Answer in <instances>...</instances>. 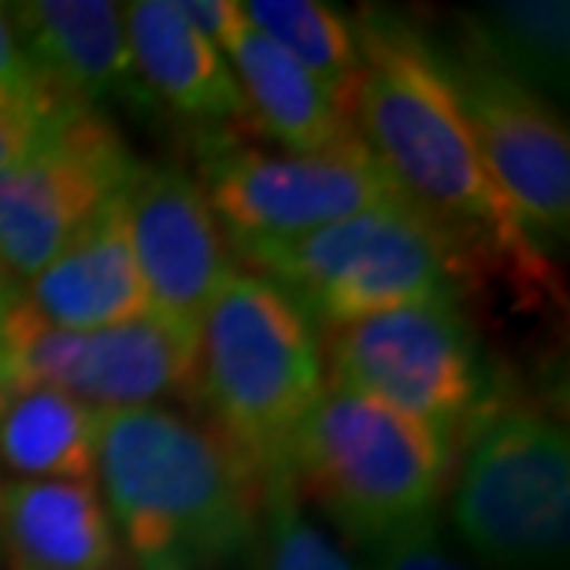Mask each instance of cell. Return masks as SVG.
Wrapping results in <instances>:
<instances>
[{"label":"cell","instance_id":"ba28073f","mask_svg":"<svg viewBox=\"0 0 570 570\" xmlns=\"http://www.w3.org/2000/svg\"><path fill=\"white\" fill-rule=\"evenodd\" d=\"M197 181L230 245L289 242L401 200L352 138L326 153H267L242 134H200Z\"/></svg>","mask_w":570,"mask_h":570},{"label":"cell","instance_id":"7c38bea8","mask_svg":"<svg viewBox=\"0 0 570 570\" xmlns=\"http://www.w3.org/2000/svg\"><path fill=\"white\" fill-rule=\"evenodd\" d=\"M122 219L153 315L197 334L204 307L237 267L197 175L164 159H138L122 186Z\"/></svg>","mask_w":570,"mask_h":570},{"label":"cell","instance_id":"4316f807","mask_svg":"<svg viewBox=\"0 0 570 570\" xmlns=\"http://www.w3.org/2000/svg\"><path fill=\"white\" fill-rule=\"evenodd\" d=\"M4 401H8V390H4V379H0V412H4Z\"/></svg>","mask_w":570,"mask_h":570},{"label":"cell","instance_id":"8992f818","mask_svg":"<svg viewBox=\"0 0 570 570\" xmlns=\"http://www.w3.org/2000/svg\"><path fill=\"white\" fill-rule=\"evenodd\" d=\"M455 452L444 433L326 385L293 433L285 466L301 497H312L345 538L363 541L430 515L452 478Z\"/></svg>","mask_w":570,"mask_h":570},{"label":"cell","instance_id":"ac0fdd59","mask_svg":"<svg viewBox=\"0 0 570 570\" xmlns=\"http://www.w3.org/2000/svg\"><path fill=\"white\" fill-rule=\"evenodd\" d=\"M100 412L56 390H16L0 412L4 482L97 485Z\"/></svg>","mask_w":570,"mask_h":570},{"label":"cell","instance_id":"2e32d148","mask_svg":"<svg viewBox=\"0 0 570 570\" xmlns=\"http://www.w3.org/2000/svg\"><path fill=\"white\" fill-rule=\"evenodd\" d=\"M0 552L11 570H127L89 482H0Z\"/></svg>","mask_w":570,"mask_h":570},{"label":"cell","instance_id":"7402d4cb","mask_svg":"<svg viewBox=\"0 0 570 570\" xmlns=\"http://www.w3.org/2000/svg\"><path fill=\"white\" fill-rule=\"evenodd\" d=\"M352 560L360 570H478V563L466 560V552L452 549L433 511L356 541Z\"/></svg>","mask_w":570,"mask_h":570},{"label":"cell","instance_id":"603a6c76","mask_svg":"<svg viewBox=\"0 0 570 570\" xmlns=\"http://www.w3.org/2000/svg\"><path fill=\"white\" fill-rule=\"evenodd\" d=\"M0 97L38 111V116H45L49 122H60L63 116H71V111H82V108H67L49 89V82L38 75L30 52L22 49V41H19L16 22L8 16V4H0Z\"/></svg>","mask_w":570,"mask_h":570},{"label":"cell","instance_id":"484cf974","mask_svg":"<svg viewBox=\"0 0 570 570\" xmlns=\"http://www.w3.org/2000/svg\"><path fill=\"white\" fill-rule=\"evenodd\" d=\"M19 301V285L11 282V275L4 267H0V323H4V315L11 312V304Z\"/></svg>","mask_w":570,"mask_h":570},{"label":"cell","instance_id":"5b68a950","mask_svg":"<svg viewBox=\"0 0 570 570\" xmlns=\"http://www.w3.org/2000/svg\"><path fill=\"white\" fill-rule=\"evenodd\" d=\"M237 267L289 296L315 330L419 301H455L466 259L407 200L360 212L289 242L234 245Z\"/></svg>","mask_w":570,"mask_h":570},{"label":"cell","instance_id":"7a4b0ae2","mask_svg":"<svg viewBox=\"0 0 570 570\" xmlns=\"http://www.w3.org/2000/svg\"><path fill=\"white\" fill-rule=\"evenodd\" d=\"M97 489L130 570L242 567L264 508V474L178 407L100 412Z\"/></svg>","mask_w":570,"mask_h":570},{"label":"cell","instance_id":"3957f363","mask_svg":"<svg viewBox=\"0 0 570 570\" xmlns=\"http://www.w3.org/2000/svg\"><path fill=\"white\" fill-rule=\"evenodd\" d=\"M326 393L323 345L278 285L234 267L193 334V404L259 474L285 471L293 433Z\"/></svg>","mask_w":570,"mask_h":570},{"label":"cell","instance_id":"6da1fadb","mask_svg":"<svg viewBox=\"0 0 570 570\" xmlns=\"http://www.w3.org/2000/svg\"><path fill=\"white\" fill-rule=\"evenodd\" d=\"M352 22L363 71L348 97V122L396 197L426 215L466 267L485 264L527 293L549 285V259L485 170L426 33L390 8H360Z\"/></svg>","mask_w":570,"mask_h":570},{"label":"cell","instance_id":"44dd1931","mask_svg":"<svg viewBox=\"0 0 570 570\" xmlns=\"http://www.w3.org/2000/svg\"><path fill=\"white\" fill-rule=\"evenodd\" d=\"M248 570H360L356 560L318 527L289 466L264 474V508L248 549Z\"/></svg>","mask_w":570,"mask_h":570},{"label":"cell","instance_id":"9a60e30c","mask_svg":"<svg viewBox=\"0 0 570 570\" xmlns=\"http://www.w3.org/2000/svg\"><path fill=\"white\" fill-rule=\"evenodd\" d=\"M19 301L41 323L63 330H105L153 315L122 219V193L60 256L19 285Z\"/></svg>","mask_w":570,"mask_h":570},{"label":"cell","instance_id":"52a82bcc","mask_svg":"<svg viewBox=\"0 0 570 570\" xmlns=\"http://www.w3.org/2000/svg\"><path fill=\"white\" fill-rule=\"evenodd\" d=\"M326 385L460 441L489 401V371L460 301H419L323 330Z\"/></svg>","mask_w":570,"mask_h":570},{"label":"cell","instance_id":"d4e9b609","mask_svg":"<svg viewBox=\"0 0 570 570\" xmlns=\"http://www.w3.org/2000/svg\"><path fill=\"white\" fill-rule=\"evenodd\" d=\"M178 8L219 52H226V45L234 41V33L245 22L242 0H178Z\"/></svg>","mask_w":570,"mask_h":570},{"label":"cell","instance_id":"4fadbf2b","mask_svg":"<svg viewBox=\"0 0 570 570\" xmlns=\"http://www.w3.org/2000/svg\"><path fill=\"white\" fill-rule=\"evenodd\" d=\"M8 16L38 75L67 108L100 116L122 108L138 119L156 111L116 0H11Z\"/></svg>","mask_w":570,"mask_h":570},{"label":"cell","instance_id":"9c48e42d","mask_svg":"<svg viewBox=\"0 0 570 570\" xmlns=\"http://www.w3.org/2000/svg\"><path fill=\"white\" fill-rule=\"evenodd\" d=\"M4 390H56L94 412H138L193 401V334L145 315L105 330L41 323L16 301L0 323Z\"/></svg>","mask_w":570,"mask_h":570},{"label":"cell","instance_id":"277c9868","mask_svg":"<svg viewBox=\"0 0 570 570\" xmlns=\"http://www.w3.org/2000/svg\"><path fill=\"white\" fill-rule=\"evenodd\" d=\"M452 530L485 570H567L570 441L538 404L489 401L463 426Z\"/></svg>","mask_w":570,"mask_h":570},{"label":"cell","instance_id":"83f0119b","mask_svg":"<svg viewBox=\"0 0 570 570\" xmlns=\"http://www.w3.org/2000/svg\"><path fill=\"white\" fill-rule=\"evenodd\" d=\"M127 570H130V567H127Z\"/></svg>","mask_w":570,"mask_h":570},{"label":"cell","instance_id":"30bf717a","mask_svg":"<svg viewBox=\"0 0 570 570\" xmlns=\"http://www.w3.org/2000/svg\"><path fill=\"white\" fill-rule=\"evenodd\" d=\"M430 56L449 82L485 170L544 253L570 226V138L556 108L485 60L463 33L433 38Z\"/></svg>","mask_w":570,"mask_h":570},{"label":"cell","instance_id":"d6986e66","mask_svg":"<svg viewBox=\"0 0 570 570\" xmlns=\"http://www.w3.org/2000/svg\"><path fill=\"white\" fill-rule=\"evenodd\" d=\"M485 60L552 105L567 94L570 8L567 0H497L460 16V30Z\"/></svg>","mask_w":570,"mask_h":570},{"label":"cell","instance_id":"ffe728a7","mask_svg":"<svg viewBox=\"0 0 570 570\" xmlns=\"http://www.w3.org/2000/svg\"><path fill=\"white\" fill-rule=\"evenodd\" d=\"M253 27L304 67L330 97L345 108L360 82L363 52L356 22L323 0H242Z\"/></svg>","mask_w":570,"mask_h":570},{"label":"cell","instance_id":"e0dca14e","mask_svg":"<svg viewBox=\"0 0 570 570\" xmlns=\"http://www.w3.org/2000/svg\"><path fill=\"white\" fill-rule=\"evenodd\" d=\"M223 56L242 89L248 134H264L278 153H326L356 138L345 108L248 19Z\"/></svg>","mask_w":570,"mask_h":570},{"label":"cell","instance_id":"8fae6325","mask_svg":"<svg viewBox=\"0 0 570 570\" xmlns=\"http://www.w3.org/2000/svg\"><path fill=\"white\" fill-rule=\"evenodd\" d=\"M138 156L100 111H71L0 170V267L22 285L127 186Z\"/></svg>","mask_w":570,"mask_h":570},{"label":"cell","instance_id":"5bb4252c","mask_svg":"<svg viewBox=\"0 0 570 570\" xmlns=\"http://www.w3.org/2000/svg\"><path fill=\"white\" fill-rule=\"evenodd\" d=\"M134 67L156 108L200 134H248L245 100L226 56L181 16L178 0L122 4Z\"/></svg>","mask_w":570,"mask_h":570},{"label":"cell","instance_id":"cb8c5ba5","mask_svg":"<svg viewBox=\"0 0 570 570\" xmlns=\"http://www.w3.org/2000/svg\"><path fill=\"white\" fill-rule=\"evenodd\" d=\"M52 127H56V122L38 116V111H30V108L16 105V100L0 97V170L27 156L33 145H41V138Z\"/></svg>","mask_w":570,"mask_h":570}]
</instances>
